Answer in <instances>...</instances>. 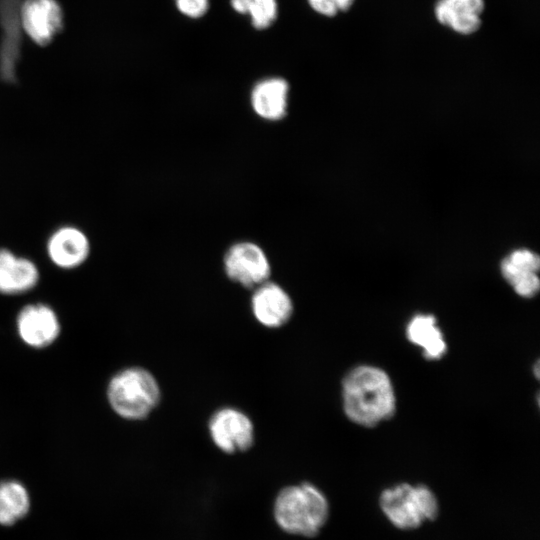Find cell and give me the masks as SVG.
Wrapping results in <instances>:
<instances>
[{"mask_svg":"<svg viewBox=\"0 0 540 540\" xmlns=\"http://www.w3.org/2000/svg\"><path fill=\"white\" fill-rule=\"evenodd\" d=\"M342 402L346 416L364 427L388 420L396 410L389 375L372 365H360L347 373L342 382Z\"/></svg>","mask_w":540,"mask_h":540,"instance_id":"obj_1","label":"cell"},{"mask_svg":"<svg viewBox=\"0 0 540 540\" xmlns=\"http://www.w3.org/2000/svg\"><path fill=\"white\" fill-rule=\"evenodd\" d=\"M276 526L289 536L311 538L322 530L329 517L324 493L309 482L283 487L272 503Z\"/></svg>","mask_w":540,"mask_h":540,"instance_id":"obj_2","label":"cell"},{"mask_svg":"<svg viewBox=\"0 0 540 540\" xmlns=\"http://www.w3.org/2000/svg\"><path fill=\"white\" fill-rule=\"evenodd\" d=\"M107 395L110 406L119 416L140 420L158 405L160 388L150 372L140 367H131L113 376Z\"/></svg>","mask_w":540,"mask_h":540,"instance_id":"obj_3","label":"cell"},{"mask_svg":"<svg viewBox=\"0 0 540 540\" xmlns=\"http://www.w3.org/2000/svg\"><path fill=\"white\" fill-rule=\"evenodd\" d=\"M380 506L393 525L400 529H414L438 513L434 493L423 485L399 484L384 490Z\"/></svg>","mask_w":540,"mask_h":540,"instance_id":"obj_4","label":"cell"},{"mask_svg":"<svg viewBox=\"0 0 540 540\" xmlns=\"http://www.w3.org/2000/svg\"><path fill=\"white\" fill-rule=\"evenodd\" d=\"M209 433L214 444L225 453H238L249 449L254 441L251 420L234 408L216 411L209 421Z\"/></svg>","mask_w":540,"mask_h":540,"instance_id":"obj_5","label":"cell"},{"mask_svg":"<svg viewBox=\"0 0 540 540\" xmlns=\"http://www.w3.org/2000/svg\"><path fill=\"white\" fill-rule=\"evenodd\" d=\"M227 276L244 287L253 288L266 282L270 264L263 250L251 242L234 244L224 258Z\"/></svg>","mask_w":540,"mask_h":540,"instance_id":"obj_6","label":"cell"},{"mask_svg":"<svg viewBox=\"0 0 540 540\" xmlns=\"http://www.w3.org/2000/svg\"><path fill=\"white\" fill-rule=\"evenodd\" d=\"M19 22L23 31L35 43L45 46L62 28V9L56 0H24Z\"/></svg>","mask_w":540,"mask_h":540,"instance_id":"obj_7","label":"cell"},{"mask_svg":"<svg viewBox=\"0 0 540 540\" xmlns=\"http://www.w3.org/2000/svg\"><path fill=\"white\" fill-rule=\"evenodd\" d=\"M16 324L22 341L34 348H44L52 344L60 332L57 315L45 304L25 306L19 312Z\"/></svg>","mask_w":540,"mask_h":540,"instance_id":"obj_8","label":"cell"},{"mask_svg":"<svg viewBox=\"0 0 540 540\" xmlns=\"http://www.w3.org/2000/svg\"><path fill=\"white\" fill-rule=\"evenodd\" d=\"M46 251L50 260L62 269H73L83 264L90 253L86 234L74 226H63L48 238Z\"/></svg>","mask_w":540,"mask_h":540,"instance_id":"obj_9","label":"cell"},{"mask_svg":"<svg viewBox=\"0 0 540 540\" xmlns=\"http://www.w3.org/2000/svg\"><path fill=\"white\" fill-rule=\"evenodd\" d=\"M251 304L255 318L268 328L283 326L293 312L291 298L275 283L264 282L259 285L253 294Z\"/></svg>","mask_w":540,"mask_h":540,"instance_id":"obj_10","label":"cell"},{"mask_svg":"<svg viewBox=\"0 0 540 540\" xmlns=\"http://www.w3.org/2000/svg\"><path fill=\"white\" fill-rule=\"evenodd\" d=\"M24 0H0V21L3 38L0 49V72L6 81L15 79V66L20 53L19 13Z\"/></svg>","mask_w":540,"mask_h":540,"instance_id":"obj_11","label":"cell"},{"mask_svg":"<svg viewBox=\"0 0 540 540\" xmlns=\"http://www.w3.org/2000/svg\"><path fill=\"white\" fill-rule=\"evenodd\" d=\"M39 281V270L30 259L0 249V293L17 295L34 288Z\"/></svg>","mask_w":540,"mask_h":540,"instance_id":"obj_12","label":"cell"},{"mask_svg":"<svg viewBox=\"0 0 540 540\" xmlns=\"http://www.w3.org/2000/svg\"><path fill=\"white\" fill-rule=\"evenodd\" d=\"M483 0H439L435 6L437 20L461 34L475 32L481 25Z\"/></svg>","mask_w":540,"mask_h":540,"instance_id":"obj_13","label":"cell"},{"mask_svg":"<svg viewBox=\"0 0 540 540\" xmlns=\"http://www.w3.org/2000/svg\"><path fill=\"white\" fill-rule=\"evenodd\" d=\"M289 86L278 77L259 81L252 89L251 104L260 117L267 120L282 119L287 110Z\"/></svg>","mask_w":540,"mask_h":540,"instance_id":"obj_14","label":"cell"},{"mask_svg":"<svg viewBox=\"0 0 540 540\" xmlns=\"http://www.w3.org/2000/svg\"><path fill=\"white\" fill-rule=\"evenodd\" d=\"M406 337L421 348L428 360L441 359L447 351L444 335L433 315L418 314L411 318L406 326Z\"/></svg>","mask_w":540,"mask_h":540,"instance_id":"obj_15","label":"cell"},{"mask_svg":"<svg viewBox=\"0 0 540 540\" xmlns=\"http://www.w3.org/2000/svg\"><path fill=\"white\" fill-rule=\"evenodd\" d=\"M30 508L26 487L17 480L0 482V525L11 526L24 518Z\"/></svg>","mask_w":540,"mask_h":540,"instance_id":"obj_16","label":"cell"},{"mask_svg":"<svg viewBox=\"0 0 540 540\" xmlns=\"http://www.w3.org/2000/svg\"><path fill=\"white\" fill-rule=\"evenodd\" d=\"M230 3L236 12L248 15L259 30L268 28L277 18V0H230Z\"/></svg>","mask_w":540,"mask_h":540,"instance_id":"obj_17","label":"cell"},{"mask_svg":"<svg viewBox=\"0 0 540 540\" xmlns=\"http://www.w3.org/2000/svg\"><path fill=\"white\" fill-rule=\"evenodd\" d=\"M503 277L512 285L515 292L522 297H532L539 290V278L536 272L518 268L507 258L501 263Z\"/></svg>","mask_w":540,"mask_h":540,"instance_id":"obj_18","label":"cell"},{"mask_svg":"<svg viewBox=\"0 0 540 540\" xmlns=\"http://www.w3.org/2000/svg\"><path fill=\"white\" fill-rule=\"evenodd\" d=\"M354 0H308L311 8L324 16H334L351 7Z\"/></svg>","mask_w":540,"mask_h":540,"instance_id":"obj_19","label":"cell"},{"mask_svg":"<svg viewBox=\"0 0 540 540\" xmlns=\"http://www.w3.org/2000/svg\"><path fill=\"white\" fill-rule=\"evenodd\" d=\"M506 258L518 268L532 272H537L539 269L538 255L528 249L515 250Z\"/></svg>","mask_w":540,"mask_h":540,"instance_id":"obj_20","label":"cell"},{"mask_svg":"<svg viewBox=\"0 0 540 540\" xmlns=\"http://www.w3.org/2000/svg\"><path fill=\"white\" fill-rule=\"evenodd\" d=\"M177 9L189 18L202 17L209 8V0H175Z\"/></svg>","mask_w":540,"mask_h":540,"instance_id":"obj_21","label":"cell"}]
</instances>
